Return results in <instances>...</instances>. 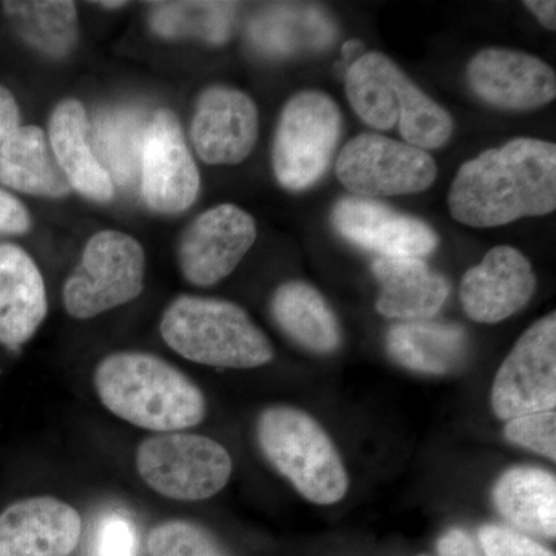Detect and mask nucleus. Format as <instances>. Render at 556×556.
I'll use <instances>...</instances> for the list:
<instances>
[{
  "mask_svg": "<svg viewBox=\"0 0 556 556\" xmlns=\"http://www.w3.org/2000/svg\"><path fill=\"white\" fill-rule=\"evenodd\" d=\"M555 208L556 146L543 139L485 150L464 163L450 186V214L470 228H497Z\"/></svg>",
  "mask_w": 556,
  "mask_h": 556,
  "instance_id": "nucleus-1",
  "label": "nucleus"
},
{
  "mask_svg": "<svg viewBox=\"0 0 556 556\" xmlns=\"http://www.w3.org/2000/svg\"><path fill=\"white\" fill-rule=\"evenodd\" d=\"M93 382L101 404L112 415L156 433L199 426L206 416V399L200 388L153 354H110L94 369Z\"/></svg>",
  "mask_w": 556,
  "mask_h": 556,
  "instance_id": "nucleus-2",
  "label": "nucleus"
},
{
  "mask_svg": "<svg viewBox=\"0 0 556 556\" xmlns=\"http://www.w3.org/2000/svg\"><path fill=\"white\" fill-rule=\"evenodd\" d=\"M345 91L358 118L372 129L399 126L404 142L426 152L452 138V115L387 54L368 51L357 58L346 70Z\"/></svg>",
  "mask_w": 556,
  "mask_h": 556,
  "instance_id": "nucleus-3",
  "label": "nucleus"
},
{
  "mask_svg": "<svg viewBox=\"0 0 556 556\" xmlns=\"http://www.w3.org/2000/svg\"><path fill=\"white\" fill-rule=\"evenodd\" d=\"M160 332L179 356L207 367L251 369L274 358L265 332L228 300L179 295L164 311Z\"/></svg>",
  "mask_w": 556,
  "mask_h": 556,
  "instance_id": "nucleus-4",
  "label": "nucleus"
},
{
  "mask_svg": "<svg viewBox=\"0 0 556 556\" xmlns=\"http://www.w3.org/2000/svg\"><path fill=\"white\" fill-rule=\"evenodd\" d=\"M257 437L263 455L300 495L311 503H339L350 478L338 448L320 424L302 409L266 408L258 417Z\"/></svg>",
  "mask_w": 556,
  "mask_h": 556,
  "instance_id": "nucleus-5",
  "label": "nucleus"
},
{
  "mask_svg": "<svg viewBox=\"0 0 556 556\" xmlns=\"http://www.w3.org/2000/svg\"><path fill=\"white\" fill-rule=\"evenodd\" d=\"M342 134L338 102L320 90L289 98L278 118L273 169L281 188L302 192L320 181Z\"/></svg>",
  "mask_w": 556,
  "mask_h": 556,
  "instance_id": "nucleus-6",
  "label": "nucleus"
},
{
  "mask_svg": "<svg viewBox=\"0 0 556 556\" xmlns=\"http://www.w3.org/2000/svg\"><path fill=\"white\" fill-rule=\"evenodd\" d=\"M137 468L142 481L160 495L204 501L228 485L232 457L215 439L172 431L139 444Z\"/></svg>",
  "mask_w": 556,
  "mask_h": 556,
  "instance_id": "nucleus-7",
  "label": "nucleus"
},
{
  "mask_svg": "<svg viewBox=\"0 0 556 556\" xmlns=\"http://www.w3.org/2000/svg\"><path fill=\"white\" fill-rule=\"evenodd\" d=\"M146 254L138 240L119 230H101L64 285L70 316L86 320L126 305L144 288Z\"/></svg>",
  "mask_w": 556,
  "mask_h": 556,
  "instance_id": "nucleus-8",
  "label": "nucleus"
},
{
  "mask_svg": "<svg viewBox=\"0 0 556 556\" xmlns=\"http://www.w3.org/2000/svg\"><path fill=\"white\" fill-rule=\"evenodd\" d=\"M343 188L362 199L412 195L431 188L438 164L426 150L379 134L348 141L336 161Z\"/></svg>",
  "mask_w": 556,
  "mask_h": 556,
  "instance_id": "nucleus-9",
  "label": "nucleus"
},
{
  "mask_svg": "<svg viewBox=\"0 0 556 556\" xmlns=\"http://www.w3.org/2000/svg\"><path fill=\"white\" fill-rule=\"evenodd\" d=\"M556 405V317L535 321L497 369L492 407L500 419L551 412Z\"/></svg>",
  "mask_w": 556,
  "mask_h": 556,
  "instance_id": "nucleus-10",
  "label": "nucleus"
},
{
  "mask_svg": "<svg viewBox=\"0 0 556 556\" xmlns=\"http://www.w3.org/2000/svg\"><path fill=\"white\" fill-rule=\"evenodd\" d=\"M255 240L257 225L247 211L230 203L211 207L182 233L179 269L193 287H214L236 270Z\"/></svg>",
  "mask_w": 556,
  "mask_h": 556,
  "instance_id": "nucleus-11",
  "label": "nucleus"
},
{
  "mask_svg": "<svg viewBox=\"0 0 556 556\" xmlns=\"http://www.w3.org/2000/svg\"><path fill=\"white\" fill-rule=\"evenodd\" d=\"M139 179L142 199L160 214L186 211L199 197L200 172L181 124L169 109H159L150 116Z\"/></svg>",
  "mask_w": 556,
  "mask_h": 556,
  "instance_id": "nucleus-12",
  "label": "nucleus"
},
{
  "mask_svg": "<svg viewBox=\"0 0 556 556\" xmlns=\"http://www.w3.org/2000/svg\"><path fill=\"white\" fill-rule=\"evenodd\" d=\"M331 223L348 243L379 257L426 258L439 247L428 223L378 200L343 197L332 207Z\"/></svg>",
  "mask_w": 556,
  "mask_h": 556,
  "instance_id": "nucleus-13",
  "label": "nucleus"
},
{
  "mask_svg": "<svg viewBox=\"0 0 556 556\" xmlns=\"http://www.w3.org/2000/svg\"><path fill=\"white\" fill-rule=\"evenodd\" d=\"M470 89L485 104L510 112L543 108L556 98L554 68L522 51L490 47L467 65Z\"/></svg>",
  "mask_w": 556,
  "mask_h": 556,
  "instance_id": "nucleus-14",
  "label": "nucleus"
},
{
  "mask_svg": "<svg viewBox=\"0 0 556 556\" xmlns=\"http://www.w3.org/2000/svg\"><path fill=\"white\" fill-rule=\"evenodd\" d=\"M190 138L212 166H233L251 155L258 138V110L244 91L212 86L197 100Z\"/></svg>",
  "mask_w": 556,
  "mask_h": 556,
  "instance_id": "nucleus-15",
  "label": "nucleus"
},
{
  "mask_svg": "<svg viewBox=\"0 0 556 556\" xmlns=\"http://www.w3.org/2000/svg\"><path fill=\"white\" fill-rule=\"evenodd\" d=\"M536 291V276L518 249H490L479 265L464 274L459 298L463 309L478 324H500L519 313Z\"/></svg>",
  "mask_w": 556,
  "mask_h": 556,
  "instance_id": "nucleus-16",
  "label": "nucleus"
},
{
  "mask_svg": "<svg viewBox=\"0 0 556 556\" xmlns=\"http://www.w3.org/2000/svg\"><path fill=\"white\" fill-rule=\"evenodd\" d=\"M83 521L75 507L53 496L11 504L0 515V556H68Z\"/></svg>",
  "mask_w": 556,
  "mask_h": 556,
  "instance_id": "nucleus-17",
  "label": "nucleus"
},
{
  "mask_svg": "<svg viewBox=\"0 0 556 556\" xmlns=\"http://www.w3.org/2000/svg\"><path fill=\"white\" fill-rule=\"evenodd\" d=\"M49 313L42 274L30 255L0 244V345L20 350Z\"/></svg>",
  "mask_w": 556,
  "mask_h": 556,
  "instance_id": "nucleus-18",
  "label": "nucleus"
},
{
  "mask_svg": "<svg viewBox=\"0 0 556 556\" xmlns=\"http://www.w3.org/2000/svg\"><path fill=\"white\" fill-rule=\"evenodd\" d=\"M371 270L380 287L376 309L383 317L428 320L447 302V278L431 269L424 258L378 257Z\"/></svg>",
  "mask_w": 556,
  "mask_h": 556,
  "instance_id": "nucleus-19",
  "label": "nucleus"
},
{
  "mask_svg": "<svg viewBox=\"0 0 556 556\" xmlns=\"http://www.w3.org/2000/svg\"><path fill=\"white\" fill-rule=\"evenodd\" d=\"M49 137L51 152L72 189L98 203L113 199L115 186L91 149L89 119L79 101L65 100L56 105Z\"/></svg>",
  "mask_w": 556,
  "mask_h": 556,
  "instance_id": "nucleus-20",
  "label": "nucleus"
},
{
  "mask_svg": "<svg viewBox=\"0 0 556 556\" xmlns=\"http://www.w3.org/2000/svg\"><path fill=\"white\" fill-rule=\"evenodd\" d=\"M252 46L273 58H289L328 49L336 24L327 11L314 5H274L260 11L248 30Z\"/></svg>",
  "mask_w": 556,
  "mask_h": 556,
  "instance_id": "nucleus-21",
  "label": "nucleus"
},
{
  "mask_svg": "<svg viewBox=\"0 0 556 556\" xmlns=\"http://www.w3.org/2000/svg\"><path fill=\"white\" fill-rule=\"evenodd\" d=\"M466 329L447 321L416 320L387 332V350L402 367L424 375H447L466 356Z\"/></svg>",
  "mask_w": 556,
  "mask_h": 556,
  "instance_id": "nucleus-22",
  "label": "nucleus"
},
{
  "mask_svg": "<svg viewBox=\"0 0 556 556\" xmlns=\"http://www.w3.org/2000/svg\"><path fill=\"white\" fill-rule=\"evenodd\" d=\"M270 313L278 328L311 353H332L342 342L334 311L305 281L292 280L278 287L270 300Z\"/></svg>",
  "mask_w": 556,
  "mask_h": 556,
  "instance_id": "nucleus-23",
  "label": "nucleus"
},
{
  "mask_svg": "<svg viewBox=\"0 0 556 556\" xmlns=\"http://www.w3.org/2000/svg\"><path fill=\"white\" fill-rule=\"evenodd\" d=\"M493 503L501 517L518 532L555 538L556 479L536 467H514L493 486Z\"/></svg>",
  "mask_w": 556,
  "mask_h": 556,
  "instance_id": "nucleus-24",
  "label": "nucleus"
},
{
  "mask_svg": "<svg viewBox=\"0 0 556 556\" xmlns=\"http://www.w3.org/2000/svg\"><path fill=\"white\" fill-rule=\"evenodd\" d=\"M50 149L42 129L17 127L0 148V182L30 195H68L72 186Z\"/></svg>",
  "mask_w": 556,
  "mask_h": 556,
  "instance_id": "nucleus-25",
  "label": "nucleus"
},
{
  "mask_svg": "<svg viewBox=\"0 0 556 556\" xmlns=\"http://www.w3.org/2000/svg\"><path fill=\"white\" fill-rule=\"evenodd\" d=\"M149 123L148 112L138 105H115L94 116L91 149L112 182L124 188L137 182Z\"/></svg>",
  "mask_w": 556,
  "mask_h": 556,
  "instance_id": "nucleus-26",
  "label": "nucleus"
},
{
  "mask_svg": "<svg viewBox=\"0 0 556 556\" xmlns=\"http://www.w3.org/2000/svg\"><path fill=\"white\" fill-rule=\"evenodd\" d=\"M7 17L14 30L36 50L62 58L78 40V11L73 2H5Z\"/></svg>",
  "mask_w": 556,
  "mask_h": 556,
  "instance_id": "nucleus-27",
  "label": "nucleus"
},
{
  "mask_svg": "<svg viewBox=\"0 0 556 556\" xmlns=\"http://www.w3.org/2000/svg\"><path fill=\"white\" fill-rule=\"evenodd\" d=\"M236 11L226 2L153 3L150 25L163 38H199L219 46L229 38Z\"/></svg>",
  "mask_w": 556,
  "mask_h": 556,
  "instance_id": "nucleus-28",
  "label": "nucleus"
},
{
  "mask_svg": "<svg viewBox=\"0 0 556 556\" xmlns=\"http://www.w3.org/2000/svg\"><path fill=\"white\" fill-rule=\"evenodd\" d=\"M148 548L150 556H228L211 532L185 519L153 527Z\"/></svg>",
  "mask_w": 556,
  "mask_h": 556,
  "instance_id": "nucleus-29",
  "label": "nucleus"
},
{
  "mask_svg": "<svg viewBox=\"0 0 556 556\" xmlns=\"http://www.w3.org/2000/svg\"><path fill=\"white\" fill-rule=\"evenodd\" d=\"M504 434L519 447L532 450L551 460L556 459L555 409L515 417L508 420Z\"/></svg>",
  "mask_w": 556,
  "mask_h": 556,
  "instance_id": "nucleus-30",
  "label": "nucleus"
},
{
  "mask_svg": "<svg viewBox=\"0 0 556 556\" xmlns=\"http://www.w3.org/2000/svg\"><path fill=\"white\" fill-rule=\"evenodd\" d=\"M478 540L485 556H555L532 538L504 526H482Z\"/></svg>",
  "mask_w": 556,
  "mask_h": 556,
  "instance_id": "nucleus-31",
  "label": "nucleus"
},
{
  "mask_svg": "<svg viewBox=\"0 0 556 556\" xmlns=\"http://www.w3.org/2000/svg\"><path fill=\"white\" fill-rule=\"evenodd\" d=\"M94 556H137V532L129 519L112 515L102 522Z\"/></svg>",
  "mask_w": 556,
  "mask_h": 556,
  "instance_id": "nucleus-32",
  "label": "nucleus"
},
{
  "mask_svg": "<svg viewBox=\"0 0 556 556\" xmlns=\"http://www.w3.org/2000/svg\"><path fill=\"white\" fill-rule=\"evenodd\" d=\"M30 228V215L20 200L0 190V233H24Z\"/></svg>",
  "mask_w": 556,
  "mask_h": 556,
  "instance_id": "nucleus-33",
  "label": "nucleus"
},
{
  "mask_svg": "<svg viewBox=\"0 0 556 556\" xmlns=\"http://www.w3.org/2000/svg\"><path fill=\"white\" fill-rule=\"evenodd\" d=\"M439 556H481L473 538L464 529H450L441 538L438 544Z\"/></svg>",
  "mask_w": 556,
  "mask_h": 556,
  "instance_id": "nucleus-34",
  "label": "nucleus"
},
{
  "mask_svg": "<svg viewBox=\"0 0 556 556\" xmlns=\"http://www.w3.org/2000/svg\"><path fill=\"white\" fill-rule=\"evenodd\" d=\"M20 127V108L13 94L0 86V148L7 138Z\"/></svg>",
  "mask_w": 556,
  "mask_h": 556,
  "instance_id": "nucleus-35",
  "label": "nucleus"
},
{
  "mask_svg": "<svg viewBox=\"0 0 556 556\" xmlns=\"http://www.w3.org/2000/svg\"><path fill=\"white\" fill-rule=\"evenodd\" d=\"M526 9L536 17V21L547 30L556 28V3L554 0H529Z\"/></svg>",
  "mask_w": 556,
  "mask_h": 556,
  "instance_id": "nucleus-36",
  "label": "nucleus"
},
{
  "mask_svg": "<svg viewBox=\"0 0 556 556\" xmlns=\"http://www.w3.org/2000/svg\"><path fill=\"white\" fill-rule=\"evenodd\" d=\"M362 47H364V43H362L361 40H346L342 47L343 56L351 58V54L354 56L356 51L362 50Z\"/></svg>",
  "mask_w": 556,
  "mask_h": 556,
  "instance_id": "nucleus-37",
  "label": "nucleus"
},
{
  "mask_svg": "<svg viewBox=\"0 0 556 556\" xmlns=\"http://www.w3.org/2000/svg\"><path fill=\"white\" fill-rule=\"evenodd\" d=\"M100 5L105 9H119V7L126 5V2H101Z\"/></svg>",
  "mask_w": 556,
  "mask_h": 556,
  "instance_id": "nucleus-38",
  "label": "nucleus"
},
{
  "mask_svg": "<svg viewBox=\"0 0 556 556\" xmlns=\"http://www.w3.org/2000/svg\"><path fill=\"white\" fill-rule=\"evenodd\" d=\"M419 556H427V555H419Z\"/></svg>",
  "mask_w": 556,
  "mask_h": 556,
  "instance_id": "nucleus-39",
  "label": "nucleus"
}]
</instances>
